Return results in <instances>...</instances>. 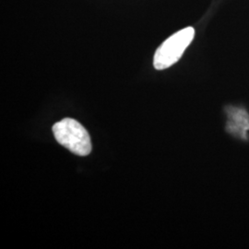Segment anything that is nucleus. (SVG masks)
Returning <instances> with one entry per match:
<instances>
[{"label":"nucleus","mask_w":249,"mask_h":249,"mask_svg":"<svg viewBox=\"0 0 249 249\" xmlns=\"http://www.w3.org/2000/svg\"><path fill=\"white\" fill-rule=\"evenodd\" d=\"M55 140L60 145L79 156L89 155L91 141L85 127L72 118H64L53 126Z\"/></svg>","instance_id":"1"},{"label":"nucleus","mask_w":249,"mask_h":249,"mask_svg":"<svg viewBox=\"0 0 249 249\" xmlns=\"http://www.w3.org/2000/svg\"><path fill=\"white\" fill-rule=\"evenodd\" d=\"M194 36L195 30L192 27H187L170 36L155 52L153 59L154 68L162 71L178 62L193 41Z\"/></svg>","instance_id":"2"},{"label":"nucleus","mask_w":249,"mask_h":249,"mask_svg":"<svg viewBox=\"0 0 249 249\" xmlns=\"http://www.w3.org/2000/svg\"><path fill=\"white\" fill-rule=\"evenodd\" d=\"M231 118V124H229L230 128L234 130V132H238L242 135H246L247 129L241 124H245L249 128V117L248 114L240 109L231 108V112L229 114Z\"/></svg>","instance_id":"3"}]
</instances>
